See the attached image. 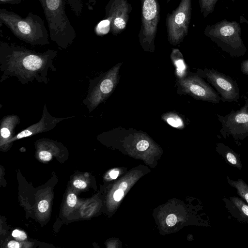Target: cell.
<instances>
[{"label":"cell","mask_w":248,"mask_h":248,"mask_svg":"<svg viewBox=\"0 0 248 248\" xmlns=\"http://www.w3.org/2000/svg\"><path fill=\"white\" fill-rule=\"evenodd\" d=\"M58 50L38 52L14 43L0 42V82L9 77H16L23 85L36 81L47 84L48 70L56 71L53 62Z\"/></svg>","instance_id":"6da1fadb"},{"label":"cell","mask_w":248,"mask_h":248,"mask_svg":"<svg viewBox=\"0 0 248 248\" xmlns=\"http://www.w3.org/2000/svg\"><path fill=\"white\" fill-rule=\"evenodd\" d=\"M0 22L5 25L21 41L31 45H46L49 43L48 31L43 19L29 12L25 18L4 8L0 9Z\"/></svg>","instance_id":"7a4b0ae2"},{"label":"cell","mask_w":248,"mask_h":248,"mask_svg":"<svg viewBox=\"0 0 248 248\" xmlns=\"http://www.w3.org/2000/svg\"><path fill=\"white\" fill-rule=\"evenodd\" d=\"M48 24L49 37L61 49L73 43L76 31L67 17L64 0H38Z\"/></svg>","instance_id":"3957f363"},{"label":"cell","mask_w":248,"mask_h":248,"mask_svg":"<svg viewBox=\"0 0 248 248\" xmlns=\"http://www.w3.org/2000/svg\"><path fill=\"white\" fill-rule=\"evenodd\" d=\"M241 32L238 22L226 19L209 24L204 30L206 36L232 58L243 56L247 50L241 38Z\"/></svg>","instance_id":"277c9868"},{"label":"cell","mask_w":248,"mask_h":248,"mask_svg":"<svg viewBox=\"0 0 248 248\" xmlns=\"http://www.w3.org/2000/svg\"><path fill=\"white\" fill-rule=\"evenodd\" d=\"M121 64L122 63H117L106 73L90 79L88 93L83 101L90 113L105 101L114 90L118 81Z\"/></svg>","instance_id":"5b68a950"},{"label":"cell","mask_w":248,"mask_h":248,"mask_svg":"<svg viewBox=\"0 0 248 248\" xmlns=\"http://www.w3.org/2000/svg\"><path fill=\"white\" fill-rule=\"evenodd\" d=\"M141 26L138 34L140 44L145 51L153 52L160 18L158 0H140Z\"/></svg>","instance_id":"8992f818"},{"label":"cell","mask_w":248,"mask_h":248,"mask_svg":"<svg viewBox=\"0 0 248 248\" xmlns=\"http://www.w3.org/2000/svg\"><path fill=\"white\" fill-rule=\"evenodd\" d=\"M191 14L192 0H181L176 8L167 14L166 26L170 44H180L187 35Z\"/></svg>","instance_id":"52a82bcc"},{"label":"cell","mask_w":248,"mask_h":248,"mask_svg":"<svg viewBox=\"0 0 248 248\" xmlns=\"http://www.w3.org/2000/svg\"><path fill=\"white\" fill-rule=\"evenodd\" d=\"M217 116L221 125L219 132L223 138L232 136L237 140L248 137V98L239 109H232L225 116Z\"/></svg>","instance_id":"ba28073f"},{"label":"cell","mask_w":248,"mask_h":248,"mask_svg":"<svg viewBox=\"0 0 248 248\" xmlns=\"http://www.w3.org/2000/svg\"><path fill=\"white\" fill-rule=\"evenodd\" d=\"M198 73L215 89L222 102H238L240 97L239 87L236 81L229 76L214 68L199 69Z\"/></svg>","instance_id":"9c48e42d"},{"label":"cell","mask_w":248,"mask_h":248,"mask_svg":"<svg viewBox=\"0 0 248 248\" xmlns=\"http://www.w3.org/2000/svg\"><path fill=\"white\" fill-rule=\"evenodd\" d=\"M106 19L109 23L113 35L121 33L126 28L132 7L127 0H109L105 8Z\"/></svg>","instance_id":"30bf717a"},{"label":"cell","mask_w":248,"mask_h":248,"mask_svg":"<svg viewBox=\"0 0 248 248\" xmlns=\"http://www.w3.org/2000/svg\"><path fill=\"white\" fill-rule=\"evenodd\" d=\"M179 83L183 92L196 99L214 104L218 103L221 100L217 91L199 75L181 78Z\"/></svg>","instance_id":"8fae6325"},{"label":"cell","mask_w":248,"mask_h":248,"mask_svg":"<svg viewBox=\"0 0 248 248\" xmlns=\"http://www.w3.org/2000/svg\"><path fill=\"white\" fill-rule=\"evenodd\" d=\"M74 116L58 118L52 116L48 112L46 104H44L43 113L40 121L29 126L18 133L11 140L20 139L33 135L50 130L54 128L57 124L61 121Z\"/></svg>","instance_id":"7c38bea8"},{"label":"cell","mask_w":248,"mask_h":248,"mask_svg":"<svg viewBox=\"0 0 248 248\" xmlns=\"http://www.w3.org/2000/svg\"><path fill=\"white\" fill-rule=\"evenodd\" d=\"M225 207L236 221L248 224V204L241 198L233 196L224 198Z\"/></svg>","instance_id":"4fadbf2b"},{"label":"cell","mask_w":248,"mask_h":248,"mask_svg":"<svg viewBox=\"0 0 248 248\" xmlns=\"http://www.w3.org/2000/svg\"><path fill=\"white\" fill-rule=\"evenodd\" d=\"M216 151L230 165L241 170L242 164L240 155L229 146L223 143L218 142L217 144Z\"/></svg>","instance_id":"5bb4252c"},{"label":"cell","mask_w":248,"mask_h":248,"mask_svg":"<svg viewBox=\"0 0 248 248\" xmlns=\"http://www.w3.org/2000/svg\"><path fill=\"white\" fill-rule=\"evenodd\" d=\"M20 123V118L16 115L10 114L4 116L0 121V137L4 141L9 140L12 136L15 129Z\"/></svg>","instance_id":"9a60e30c"},{"label":"cell","mask_w":248,"mask_h":248,"mask_svg":"<svg viewBox=\"0 0 248 248\" xmlns=\"http://www.w3.org/2000/svg\"><path fill=\"white\" fill-rule=\"evenodd\" d=\"M226 179L229 185L236 190L240 198L248 204V185L242 179L235 181L227 176Z\"/></svg>","instance_id":"2e32d148"},{"label":"cell","mask_w":248,"mask_h":248,"mask_svg":"<svg viewBox=\"0 0 248 248\" xmlns=\"http://www.w3.org/2000/svg\"><path fill=\"white\" fill-rule=\"evenodd\" d=\"M171 58L174 62L176 67L177 74L179 76L184 74L185 67V65L180 64L184 63L183 56L178 49H173L171 53Z\"/></svg>","instance_id":"e0dca14e"},{"label":"cell","mask_w":248,"mask_h":248,"mask_svg":"<svg viewBox=\"0 0 248 248\" xmlns=\"http://www.w3.org/2000/svg\"><path fill=\"white\" fill-rule=\"evenodd\" d=\"M218 0H199L201 13L204 17L212 13Z\"/></svg>","instance_id":"ac0fdd59"},{"label":"cell","mask_w":248,"mask_h":248,"mask_svg":"<svg viewBox=\"0 0 248 248\" xmlns=\"http://www.w3.org/2000/svg\"><path fill=\"white\" fill-rule=\"evenodd\" d=\"M163 119L173 127L181 128L184 126L181 118L174 113L166 114L163 117Z\"/></svg>","instance_id":"d6986e66"},{"label":"cell","mask_w":248,"mask_h":248,"mask_svg":"<svg viewBox=\"0 0 248 248\" xmlns=\"http://www.w3.org/2000/svg\"><path fill=\"white\" fill-rule=\"evenodd\" d=\"M149 142L145 139L140 140L136 144V148L139 151H144L149 147Z\"/></svg>","instance_id":"ffe728a7"},{"label":"cell","mask_w":248,"mask_h":248,"mask_svg":"<svg viewBox=\"0 0 248 248\" xmlns=\"http://www.w3.org/2000/svg\"><path fill=\"white\" fill-rule=\"evenodd\" d=\"M39 158L43 161H48L52 158L51 154L47 151H42L39 153Z\"/></svg>","instance_id":"44dd1931"},{"label":"cell","mask_w":248,"mask_h":248,"mask_svg":"<svg viewBox=\"0 0 248 248\" xmlns=\"http://www.w3.org/2000/svg\"><path fill=\"white\" fill-rule=\"evenodd\" d=\"M77 202V197L73 193L69 194L67 198V203L70 207H74Z\"/></svg>","instance_id":"7402d4cb"},{"label":"cell","mask_w":248,"mask_h":248,"mask_svg":"<svg viewBox=\"0 0 248 248\" xmlns=\"http://www.w3.org/2000/svg\"><path fill=\"white\" fill-rule=\"evenodd\" d=\"M240 70L244 75L248 76V59L241 62L240 64Z\"/></svg>","instance_id":"603a6c76"},{"label":"cell","mask_w":248,"mask_h":248,"mask_svg":"<svg viewBox=\"0 0 248 248\" xmlns=\"http://www.w3.org/2000/svg\"><path fill=\"white\" fill-rule=\"evenodd\" d=\"M48 203L46 201H41L38 205V210L40 212L44 213L48 209Z\"/></svg>","instance_id":"cb8c5ba5"},{"label":"cell","mask_w":248,"mask_h":248,"mask_svg":"<svg viewBox=\"0 0 248 248\" xmlns=\"http://www.w3.org/2000/svg\"><path fill=\"white\" fill-rule=\"evenodd\" d=\"M177 221L176 216L174 214L169 215L166 218L167 224L169 226H172L175 224Z\"/></svg>","instance_id":"d4e9b609"},{"label":"cell","mask_w":248,"mask_h":248,"mask_svg":"<svg viewBox=\"0 0 248 248\" xmlns=\"http://www.w3.org/2000/svg\"><path fill=\"white\" fill-rule=\"evenodd\" d=\"M124 195V190L119 188L114 192L113 197L116 201L119 202L123 198Z\"/></svg>","instance_id":"484cf974"},{"label":"cell","mask_w":248,"mask_h":248,"mask_svg":"<svg viewBox=\"0 0 248 248\" xmlns=\"http://www.w3.org/2000/svg\"><path fill=\"white\" fill-rule=\"evenodd\" d=\"M73 185L79 189L85 188L87 186V184L84 181L80 180H76L74 181Z\"/></svg>","instance_id":"4316f807"},{"label":"cell","mask_w":248,"mask_h":248,"mask_svg":"<svg viewBox=\"0 0 248 248\" xmlns=\"http://www.w3.org/2000/svg\"><path fill=\"white\" fill-rule=\"evenodd\" d=\"M2 3H7L11 4H17L21 2V0H0Z\"/></svg>","instance_id":"83f0119b"},{"label":"cell","mask_w":248,"mask_h":248,"mask_svg":"<svg viewBox=\"0 0 248 248\" xmlns=\"http://www.w3.org/2000/svg\"><path fill=\"white\" fill-rule=\"evenodd\" d=\"M8 247L9 248H19L20 244L16 241H11L8 243Z\"/></svg>","instance_id":"f1b7e54d"},{"label":"cell","mask_w":248,"mask_h":248,"mask_svg":"<svg viewBox=\"0 0 248 248\" xmlns=\"http://www.w3.org/2000/svg\"><path fill=\"white\" fill-rule=\"evenodd\" d=\"M119 175V171L118 170H112L109 173V175L110 177L113 179H115L118 177Z\"/></svg>","instance_id":"f546056e"},{"label":"cell","mask_w":248,"mask_h":248,"mask_svg":"<svg viewBox=\"0 0 248 248\" xmlns=\"http://www.w3.org/2000/svg\"><path fill=\"white\" fill-rule=\"evenodd\" d=\"M127 187V184L125 182H123L121 183L119 185V188L122 189L124 191L126 189Z\"/></svg>","instance_id":"4dcf8cb0"},{"label":"cell","mask_w":248,"mask_h":248,"mask_svg":"<svg viewBox=\"0 0 248 248\" xmlns=\"http://www.w3.org/2000/svg\"><path fill=\"white\" fill-rule=\"evenodd\" d=\"M19 240H23L27 238V235L24 232H22L18 237H16Z\"/></svg>","instance_id":"1f68e13d"},{"label":"cell","mask_w":248,"mask_h":248,"mask_svg":"<svg viewBox=\"0 0 248 248\" xmlns=\"http://www.w3.org/2000/svg\"><path fill=\"white\" fill-rule=\"evenodd\" d=\"M21 231L18 230H15L12 232V236L14 237H17L20 234Z\"/></svg>","instance_id":"d6a6232c"},{"label":"cell","mask_w":248,"mask_h":248,"mask_svg":"<svg viewBox=\"0 0 248 248\" xmlns=\"http://www.w3.org/2000/svg\"><path fill=\"white\" fill-rule=\"evenodd\" d=\"M240 22L241 23H246L248 25V21L243 16H240Z\"/></svg>","instance_id":"836d02e7"},{"label":"cell","mask_w":248,"mask_h":248,"mask_svg":"<svg viewBox=\"0 0 248 248\" xmlns=\"http://www.w3.org/2000/svg\"><path fill=\"white\" fill-rule=\"evenodd\" d=\"M171 0H167V3H168V2H169Z\"/></svg>","instance_id":"e575fe53"},{"label":"cell","mask_w":248,"mask_h":248,"mask_svg":"<svg viewBox=\"0 0 248 248\" xmlns=\"http://www.w3.org/2000/svg\"><path fill=\"white\" fill-rule=\"evenodd\" d=\"M232 1L234 2L235 0H231Z\"/></svg>","instance_id":"d590c367"},{"label":"cell","mask_w":248,"mask_h":248,"mask_svg":"<svg viewBox=\"0 0 248 248\" xmlns=\"http://www.w3.org/2000/svg\"><path fill=\"white\" fill-rule=\"evenodd\" d=\"M247 94H248V91H247Z\"/></svg>","instance_id":"8d00e7d4"}]
</instances>
